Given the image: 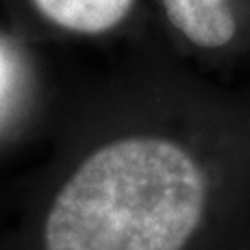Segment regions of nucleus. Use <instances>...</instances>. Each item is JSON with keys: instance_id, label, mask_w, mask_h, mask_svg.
I'll return each instance as SVG.
<instances>
[{"instance_id": "nucleus-1", "label": "nucleus", "mask_w": 250, "mask_h": 250, "mask_svg": "<svg viewBox=\"0 0 250 250\" xmlns=\"http://www.w3.org/2000/svg\"><path fill=\"white\" fill-rule=\"evenodd\" d=\"M209 176L167 137L121 139L82 163L46 217V250H186L204 221Z\"/></svg>"}, {"instance_id": "nucleus-2", "label": "nucleus", "mask_w": 250, "mask_h": 250, "mask_svg": "<svg viewBox=\"0 0 250 250\" xmlns=\"http://www.w3.org/2000/svg\"><path fill=\"white\" fill-rule=\"evenodd\" d=\"M170 24L200 48H223L237 34L228 0H161Z\"/></svg>"}, {"instance_id": "nucleus-3", "label": "nucleus", "mask_w": 250, "mask_h": 250, "mask_svg": "<svg viewBox=\"0 0 250 250\" xmlns=\"http://www.w3.org/2000/svg\"><path fill=\"white\" fill-rule=\"evenodd\" d=\"M52 22L62 28L99 34L119 24L134 0H34Z\"/></svg>"}, {"instance_id": "nucleus-4", "label": "nucleus", "mask_w": 250, "mask_h": 250, "mask_svg": "<svg viewBox=\"0 0 250 250\" xmlns=\"http://www.w3.org/2000/svg\"><path fill=\"white\" fill-rule=\"evenodd\" d=\"M6 76H8V65H6V60H4L2 52H0V89L6 83Z\"/></svg>"}]
</instances>
